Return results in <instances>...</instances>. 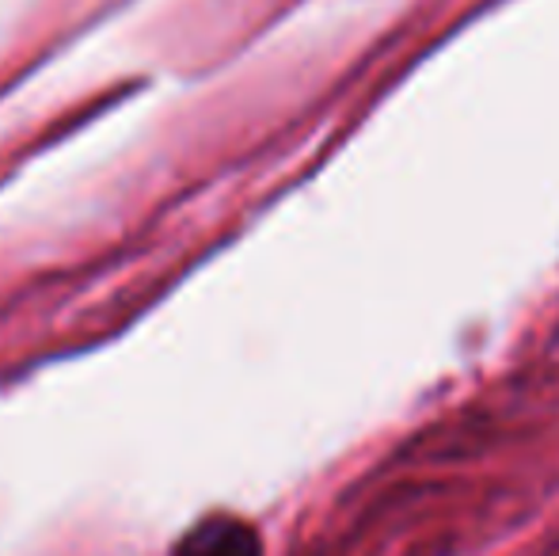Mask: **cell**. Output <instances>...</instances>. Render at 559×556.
<instances>
[{"mask_svg": "<svg viewBox=\"0 0 559 556\" xmlns=\"http://www.w3.org/2000/svg\"><path fill=\"white\" fill-rule=\"evenodd\" d=\"M171 556H263L255 527L236 514H210L176 542Z\"/></svg>", "mask_w": 559, "mask_h": 556, "instance_id": "obj_1", "label": "cell"}]
</instances>
